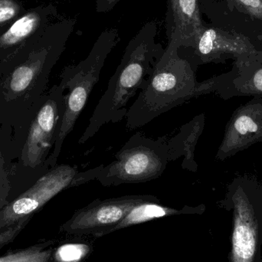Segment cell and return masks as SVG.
<instances>
[{"label": "cell", "mask_w": 262, "mask_h": 262, "mask_svg": "<svg viewBox=\"0 0 262 262\" xmlns=\"http://www.w3.org/2000/svg\"><path fill=\"white\" fill-rule=\"evenodd\" d=\"M52 242L39 243L26 249L9 252L0 257V262H50Z\"/></svg>", "instance_id": "ac0fdd59"}, {"label": "cell", "mask_w": 262, "mask_h": 262, "mask_svg": "<svg viewBox=\"0 0 262 262\" xmlns=\"http://www.w3.org/2000/svg\"><path fill=\"white\" fill-rule=\"evenodd\" d=\"M64 98L66 90L60 84L47 90L18 144L12 148L10 201L51 169L49 159L62 122Z\"/></svg>", "instance_id": "277c9868"}, {"label": "cell", "mask_w": 262, "mask_h": 262, "mask_svg": "<svg viewBox=\"0 0 262 262\" xmlns=\"http://www.w3.org/2000/svg\"><path fill=\"white\" fill-rule=\"evenodd\" d=\"M12 129L0 126V210L10 202L11 173L14 163Z\"/></svg>", "instance_id": "e0dca14e"}, {"label": "cell", "mask_w": 262, "mask_h": 262, "mask_svg": "<svg viewBox=\"0 0 262 262\" xmlns=\"http://www.w3.org/2000/svg\"><path fill=\"white\" fill-rule=\"evenodd\" d=\"M75 24L73 18L53 21L0 62V126L12 127L14 144L47 92L51 72Z\"/></svg>", "instance_id": "6da1fadb"}, {"label": "cell", "mask_w": 262, "mask_h": 262, "mask_svg": "<svg viewBox=\"0 0 262 262\" xmlns=\"http://www.w3.org/2000/svg\"><path fill=\"white\" fill-rule=\"evenodd\" d=\"M89 247L84 244H66L52 252L54 262H80L89 254ZM50 260V261H51Z\"/></svg>", "instance_id": "d6986e66"}, {"label": "cell", "mask_w": 262, "mask_h": 262, "mask_svg": "<svg viewBox=\"0 0 262 262\" xmlns=\"http://www.w3.org/2000/svg\"><path fill=\"white\" fill-rule=\"evenodd\" d=\"M26 10L19 0H0V29L15 21Z\"/></svg>", "instance_id": "ffe728a7"}, {"label": "cell", "mask_w": 262, "mask_h": 262, "mask_svg": "<svg viewBox=\"0 0 262 262\" xmlns=\"http://www.w3.org/2000/svg\"><path fill=\"white\" fill-rule=\"evenodd\" d=\"M173 41L156 63L150 75L126 115V128L134 130L149 124L160 115L203 95L202 82L196 79L198 64L179 54Z\"/></svg>", "instance_id": "3957f363"}, {"label": "cell", "mask_w": 262, "mask_h": 262, "mask_svg": "<svg viewBox=\"0 0 262 262\" xmlns=\"http://www.w3.org/2000/svg\"><path fill=\"white\" fill-rule=\"evenodd\" d=\"M191 58L198 66L207 63L224 62L229 58L236 59L237 72L262 61V50L249 38L218 28L203 26L195 38Z\"/></svg>", "instance_id": "ba28073f"}, {"label": "cell", "mask_w": 262, "mask_h": 262, "mask_svg": "<svg viewBox=\"0 0 262 262\" xmlns=\"http://www.w3.org/2000/svg\"><path fill=\"white\" fill-rule=\"evenodd\" d=\"M262 142V98L254 97L234 112L226 124L215 160L223 161Z\"/></svg>", "instance_id": "8fae6325"}, {"label": "cell", "mask_w": 262, "mask_h": 262, "mask_svg": "<svg viewBox=\"0 0 262 262\" xmlns=\"http://www.w3.org/2000/svg\"><path fill=\"white\" fill-rule=\"evenodd\" d=\"M238 10L262 21V0H229Z\"/></svg>", "instance_id": "7402d4cb"}, {"label": "cell", "mask_w": 262, "mask_h": 262, "mask_svg": "<svg viewBox=\"0 0 262 262\" xmlns=\"http://www.w3.org/2000/svg\"><path fill=\"white\" fill-rule=\"evenodd\" d=\"M32 217L33 216L21 219L17 223L0 230V249L6 245L12 243L18 236V234L27 226Z\"/></svg>", "instance_id": "44dd1931"}, {"label": "cell", "mask_w": 262, "mask_h": 262, "mask_svg": "<svg viewBox=\"0 0 262 262\" xmlns=\"http://www.w3.org/2000/svg\"><path fill=\"white\" fill-rule=\"evenodd\" d=\"M203 206L192 208L186 206L180 210V209H172V208L163 206L156 202H146V203H140V204L134 206L129 213L124 217L122 221L120 222L118 225L114 226L109 230L106 231L103 235L116 232V231L124 229V228L134 226V225L151 221L156 219L170 216V215L198 212V211L201 210Z\"/></svg>", "instance_id": "2e32d148"}, {"label": "cell", "mask_w": 262, "mask_h": 262, "mask_svg": "<svg viewBox=\"0 0 262 262\" xmlns=\"http://www.w3.org/2000/svg\"><path fill=\"white\" fill-rule=\"evenodd\" d=\"M121 0H96V11L98 13L110 12Z\"/></svg>", "instance_id": "603a6c76"}, {"label": "cell", "mask_w": 262, "mask_h": 262, "mask_svg": "<svg viewBox=\"0 0 262 262\" xmlns=\"http://www.w3.org/2000/svg\"><path fill=\"white\" fill-rule=\"evenodd\" d=\"M79 172L78 166L57 164L0 210V230L26 217L33 216L46 203L66 189Z\"/></svg>", "instance_id": "9c48e42d"}, {"label": "cell", "mask_w": 262, "mask_h": 262, "mask_svg": "<svg viewBox=\"0 0 262 262\" xmlns=\"http://www.w3.org/2000/svg\"><path fill=\"white\" fill-rule=\"evenodd\" d=\"M57 15L54 5H40L27 9L15 21L0 29V62L52 24Z\"/></svg>", "instance_id": "7c38bea8"}, {"label": "cell", "mask_w": 262, "mask_h": 262, "mask_svg": "<svg viewBox=\"0 0 262 262\" xmlns=\"http://www.w3.org/2000/svg\"><path fill=\"white\" fill-rule=\"evenodd\" d=\"M203 26L199 0H167L166 31L168 41H175L180 49H192Z\"/></svg>", "instance_id": "4fadbf2b"}, {"label": "cell", "mask_w": 262, "mask_h": 262, "mask_svg": "<svg viewBox=\"0 0 262 262\" xmlns=\"http://www.w3.org/2000/svg\"><path fill=\"white\" fill-rule=\"evenodd\" d=\"M146 202L160 203L151 195H129L107 200H96L75 212L61 227V231L74 235L94 233L97 238L118 225L137 205Z\"/></svg>", "instance_id": "30bf717a"}, {"label": "cell", "mask_w": 262, "mask_h": 262, "mask_svg": "<svg viewBox=\"0 0 262 262\" xmlns=\"http://www.w3.org/2000/svg\"><path fill=\"white\" fill-rule=\"evenodd\" d=\"M223 204L233 212L231 262H255L262 226V180L249 174L235 177Z\"/></svg>", "instance_id": "52a82bcc"}, {"label": "cell", "mask_w": 262, "mask_h": 262, "mask_svg": "<svg viewBox=\"0 0 262 262\" xmlns=\"http://www.w3.org/2000/svg\"><path fill=\"white\" fill-rule=\"evenodd\" d=\"M157 24L146 23L129 41L121 63L89 119L78 143H85L109 123L121 122L126 118L127 104L141 90L164 49L157 43Z\"/></svg>", "instance_id": "7a4b0ae2"}, {"label": "cell", "mask_w": 262, "mask_h": 262, "mask_svg": "<svg viewBox=\"0 0 262 262\" xmlns=\"http://www.w3.org/2000/svg\"><path fill=\"white\" fill-rule=\"evenodd\" d=\"M120 40L118 29H105L98 36L90 53L84 60L75 66H67L61 72L59 84L68 92L64 98L62 122L49 159L50 168L56 166L66 137L73 130L92 90L99 81L106 59Z\"/></svg>", "instance_id": "5b68a950"}, {"label": "cell", "mask_w": 262, "mask_h": 262, "mask_svg": "<svg viewBox=\"0 0 262 262\" xmlns=\"http://www.w3.org/2000/svg\"><path fill=\"white\" fill-rule=\"evenodd\" d=\"M215 94L226 101L235 97L262 98V61L240 72L234 67L216 76Z\"/></svg>", "instance_id": "5bb4252c"}, {"label": "cell", "mask_w": 262, "mask_h": 262, "mask_svg": "<svg viewBox=\"0 0 262 262\" xmlns=\"http://www.w3.org/2000/svg\"><path fill=\"white\" fill-rule=\"evenodd\" d=\"M167 140L136 133L115 154L113 162L93 168L95 180L108 187L158 179L169 163Z\"/></svg>", "instance_id": "8992f818"}, {"label": "cell", "mask_w": 262, "mask_h": 262, "mask_svg": "<svg viewBox=\"0 0 262 262\" xmlns=\"http://www.w3.org/2000/svg\"><path fill=\"white\" fill-rule=\"evenodd\" d=\"M205 122V114H200L182 126L178 134L167 140L169 162L183 157L181 167L183 169L192 172L198 171V164L195 160V146L204 130Z\"/></svg>", "instance_id": "9a60e30c"}]
</instances>
